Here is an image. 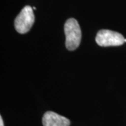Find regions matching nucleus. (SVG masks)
Masks as SVG:
<instances>
[{
    "instance_id": "f257e3e1",
    "label": "nucleus",
    "mask_w": 126,
    "mask_h": 126,
    "mask_svg": "<svg viewBox=\"0 0 126 126\" xmlns=\"http://www.w3.org/2000/svg\"><path fill=\"white\" fill-rule=\"evenodd\" d=\"M66 36V48L69 50H74L79 46L81 41V27L74 18H69L64 27Z\"/></svg>"
},
{
    "instance_id": "f03ea898",
    "label": "nucleus",
    "mask_w": 126,
    "mask_h": 126,
    "mask_svg": "<svg viewBox=\"0 0 126 126\" xmlns=\"http://www.w3.org/2000/svg\"><path fill=\"white\" fill-rule=\"evenodd\" d=\"M34 23V14L33 9L30 6H25L16 18L14 26L20 34H25L31 30Z\"/></svg>"
},
{
    "instance_id": "7ed1b4c3",
    "label": "nucleus",
    "mask_w": 126,
    "mask_h": 126,
    "mask_svg": "<svg viewBox=\"0 0 126 126\" xmlns=\"http://www.w3.org/2000/svg\"><path fill=\"white\" fill-rule=\"evenodd\" d=\"M96 43L100 46H118L125 43V38L121 34L116 32L102 30H99L95 38Z\"/></svg>"
},
{
    "instance_id": "20e7f679",
    "label": "nucleus",
    "mask_w": 126,
    "mask_h": 126,
    "mask_svg": "<svg viewBox=\"0 0 126 126\" xmlns=\"http://www.w3.org/2000/svg\"><path fill=\"white\" fill-rule=\"evenodd\" d=\"M42 123L44 126H69L70 121L53 111H46L43 116Z\"/></svg>"
},
{
    "instance_id": "39448f33",
    "label": "nucleus",
    "mask_w": 126,
    "mask_h": 126,
    "mask_svg": "<svg viewBox=\"0 0 126 126\" xmlns=\"http://www.w3.org/2000/svg\"><path fill=\"white\" fill-rule=\"evenodd\" d=\"M0 126H4V121H3V119H2L1 116H0Z\"/></svg>"
}]
</instances>
